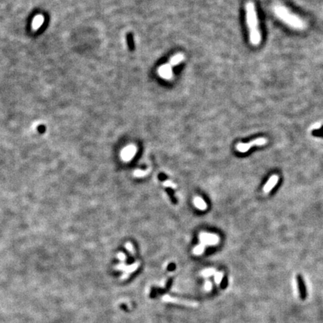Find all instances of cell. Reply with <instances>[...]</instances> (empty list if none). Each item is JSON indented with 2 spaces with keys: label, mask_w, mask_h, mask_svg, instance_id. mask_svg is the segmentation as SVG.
<instances>
[{
  "label": "cell",
  "mask_w": 323,
  "mask_h": 323,
  "mask_svg": "<svg viewBox=\"0 0 323 323\" xmlns=\"http://www.w3.org/2000/svg\"><path fill=\"white\" fill-rule=\"evenodd\" d=\"M173 67L174 66L169 62L162 64L159 67L158 70H157L159 76L162 79H167V80L171 79L173 77Z\"/></svg>",
  "instance_id": "obj_6"
},
{
  "label": "cell",
  "mask_w": 323,
  "mask_h": 323,
  "mask_svg": "<svg viewBox=\"0 0 323 323\" xmlns=\"http://www.w3.org/2000/svg\"><path fill=\"white\" fill-rule=\"evenodd\" d=\"M200 243L205 246H215L219 242V237L217 235L209 233L206 232H201L199 236Z\"/></svg>",
  "instance_id": "obj_5"
},
{
  "label": "cell",
  "mask_w": 323,
  "mask_h": 323,
  "mask_svg": "<svg viewBox=\"0 0 323 323\" xmlns=\"http://www.w3.org/2000/svg\"><path fill=\"white\" fill-rule=\"evenodd\" d=\"M275 13L281 20L291 27L297 29H302L304 28V23L300 18L290 13V11L284 6H276L275 8Z\"/></svg>",
  "instance_id": "obj_2"
},
{
  "label": "cell",
  "mask_w": 323,
  "mask_h": 323,
  "mask_svg": "<svg viewBox=\"0 0 323 323\" xmlns=\"http://www.w3.org/2000/svg\"><path fill=\"white\" fill-rule=\"evenodd\" d=\"M223 273L222 272H217L215 274V281L217 284H220L222 281L223 279Z\"/></svg>",
  "instance_id": "obj_16"
},
{
  "label": "cell",
  "mask_w": 323,
  "mask_h": 323,
  "mask_svg": "<svg viewBox=\"0 0 323 323\" xmlns=\"http://www.w3.org/2000/svg\"><path fill=\"white\" fill-rule=\"evenodd\" d=\"M297 285L299 292V296H300L301 299V300H305L307 296V288H306V285L304 284V280H303L302 277L300 275L297 276Z\"/></svg>",
  "instance_id": "obj_8"
},
{
  "label": "cell",
  "mask_w": 323,
  "mask_h": 323,
  "mask_svg": "<svg viewBox=\"0 0 323 323\" xmlns=\"http://www.w3.org/2000/svg\"><path fill=\"white\" fill-rule=\"evenodd\" d=\"M215 274V270L214 269H206L201 271V275L203 277H210Z\"/></svg>",
  "instance_id": "obj_14"
},
{
  "label": "cell",
  "mask_w": 323,
  "mask_h": 323,
  "mask_svg": "<svg viewBox=\"0 0 323 323\" xmlns=\"http://www.w3.org/2000/svg\"><path fill=\"white\" fill-rule=\"evenodd\" d=\"M246 17L248 27L249 29L250 42L252 45L257 46L260 43L261 34L258 26L257 16L254 4L251 2L246 5Z\"/></svg>",
  "instance_id": "obj_1"
},
{
  "label": "cell",
  "mask_w": 323,
  "mask_h": 323,
  "mask_svg": "<svg viewBox=\"0 0 323 323\" xmlns=\"http://www.w3.org/2000/svg\"><path fill=\"white\" fill-rule=\"evenodd\" d=\"M162 301H164V302L182 304V305H184V306H186V307H198V305H199V303L197 302V301H195L179 299V298L170 296H169V295H165V296L162 298Z\"/></svg>",
  "instance_id": "obj_3"
},
{
  "label": "cell",
  "mask_w": 323,
  "mask_h": 323,
  "mask_svg": "<svg viewBox=\"0 0 323 323\" xmlns=\"http://www.w3.org/2000/svg\"><path fill=\"white\" fill-rule=\"evenodd\" d=\"M163 185L165 187H170L172 188H176L177 185L175 183H174L173 182H171L170 180H165L163 182Z\"/></svg>",
  "instance_id": "obj_17"
},
{
  "label": "cell",
  "mask_w": 323,
  "mask_h": 323,
  "mask_svg": "<svg viewBox=\"0 0 323 323\" xmlns=\"http://www.w3.org/2000/svg\"><path fill=\"white\" fill-rule=\"evenodd\" d=\"M125 267H126V265L124 264V263H120V264L117 265V266H115V269H117V270H120V271H124V270L125 269Z\"/></svg>",
  "instance_id": "obj_20"
},
{
  "label": "cell",
  "mask_w": 323,
  "mask_h": 323,
  "mask_svg": "<svg viewBox=\"0 0 323 323\" xmlns=\"http://www.w3.org/2000/svg\"><path fill=\"white\" fill-rule=\"evenodd\" d=\"M139 266H140V263H139V262H135V263H133V264H132V265H130V266H126L125 269L124 270V271L125 273L130 274V273L133 272V271H135V270L138 269V268L139 267Z\"/></svg>",
  "instance_id": "obj_11"
},
{
  "label": "cell",
  "mask_w": 323,
  "mask_h": 323,
  "mask_svg": "<svg viewBox=\"0 0 323 323\" xmlns=\"http://www.w3.org/2000/svg\"><path fill=\"white\" fill-rule=\"evenodd\" d=\"M204 289H205V290H206V291H210V290H211L212 284H211V282H210V281H207L206 283H205Z\"/></svg>",
  "instance_id": "obj_19"
},
{
  "label": "cell",
  "mask_w": 323,
  "mask_h": 323,
  "mask_svg": "<svg viewBox=\"0 0 323 323\" xmlns=\"http://www.w3.org/2000/svg\"><path fill=\"white\" fill-rule=\"evenodd\" d=\"M125 248H127V249L129 251H130V253L131 254H132V255L135 254V250H134L133 246H132V245L131 244L130 242L126 243V244H125Z\"/></svg>",
  "instance_id": "obj_18"
},
{
  "label": "cell",
  "mask_w": 323,
  "mask_h": 323,
  "mask_svg": "<svg viewBox=\"0 0 323 323\" xmlns=\"http://www.w3.org/2000/svg\"><path fill=\"white\" fill-rule=\"evenodd\" d=\"M204 250H205V246L200 243V245H198V246H197L195 248H194L193 253L195 255H200L203 254Z\"/></svg>",
  "instance_id": "obj_12"
},
{
  "label": "cell",
  "mask_w": 323,
  "mask_h": 323,
  "mask_svg": "<svg viewBox=\"0 0 323 323\" xmlns=\"http://www.w3.org/2000/svg\"><path fill=\"white\" fill-rule=\"evenodd\" d=\"M194 204L197 208L199 209L200 210H202V211L205 210L207 207L206 202L199 196H196L194 198Z\"/></svg>",
  "instance_id": "obj_10"
},
{
  "label": "cell",
  "mask_w": 323,
  "mask_h": 323,
  "mask_svg": "<svg viewBox=\"0 0 323 323\" xmlns=\"http://www.w3.org/2000/svg\"><path fill=\"white\" fill-rule=\"evenodd\" d=\"M129 277H130V274H128V273L124 272V274H123V275H122L121 278H120V280H122V281H123V280L127 279V278H128Z\"/></svg>",
  "instance_id": "obj_22"
},
{
  "label": "cell",
  "mask_w": 323,
  "mask_h": 323,
  "mask_svg": "<svg viewBox=\"0 0 323 323\" xmlns=\"http://www.w3.org/2000/svg\"><path fill=\"white\" fill-rule=\"evenodd\" d=\"M278 180H279V177L278 175H272L263 187V192L265 193L270 192V191L277 185Z\"/></svg>",
  "instance_id": "obj_9"
},
{
  "label": "cell",
  "mask_w": 323,
  "mask_h": 323,
  "mask_svg": "<svg viewBox=\"0 0 323 323\" xmlns=\"http://www.w3.org/2000/svg\"><path fill=\"white\" fill-rule=\"evenodd\" d=\"M267 143V139L265 138H260L251 141L248 143H239L236 145V150L240 153H246L248 151L251 147L254 146H262Z\"/></svg>",
  "instance_id": "obj_4"
},
{
  "label": "cell",
  "mask_w": 323,
  "mask_h": 323,
  "mask_svg": "<svg viewBox=\"0 0 323 323\" xmlns=\"http://www.w3.org/2000/svg\"><path fill=\"white\" fill-rule=\"evenodd\" d=\"M117 258H118L121 261H124L126 259H127V257H126V255L124 254V253L120 252L119 253V254H117Z\"/></svg>",
  "instance_id": "obj_21"
},
{
  "label": "cell",
  "mask_w": 323,
  "mask_h": 323,
  "mask_svg": "<svg viewBox=\"0 0 323 323\" xmlns=\"http://www.w3.org/2000/svg\"><path fill=\"white\" fill-rule=\"evenodd\" d=\"M43 21H44V19H43V16H38L34 18V21H33V27H34V29H37L38 28H39L42 25Z\"/></svg>",
  "instance_id": "obj_13"
},
{
  "label": "cell",
  "mask_w": 323,
  "mask_h": 323,
  "mask_svg": "<svg viewBox=\"0 0 323 323\" xmlns=\"http://www.w3.org/2000/svg\"><path fill=\"white\" fill-rule=\"evenodd\" d=\"M149 170H136L134 171V176L137 177H142L144 176H146L148 174Z\"/></svg>",
  "instance_id": "obj_15"
},
{
  "label": "cell",
  "mask_w": 323,
  "mask_h": 323,
  "mask_svg": "<svg viewBox=\"0 0 323 323\" xmlns=\"http://www.w3.org/2000/svg\"><path fill=\"white\" fill-rule=\"evenodd\" d=\"M137 152V148L135 145H128L126 147H124L123 150L121 151L120 156H121L122 160L124 162H129L132 160L135 155Z\"/></svg>",
  "instance_id": "obj_7"
}]
</instances>
